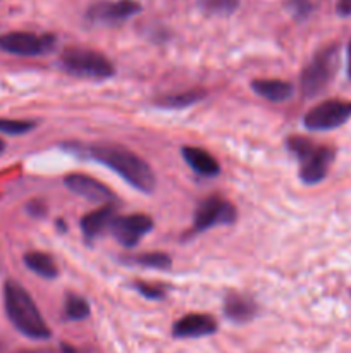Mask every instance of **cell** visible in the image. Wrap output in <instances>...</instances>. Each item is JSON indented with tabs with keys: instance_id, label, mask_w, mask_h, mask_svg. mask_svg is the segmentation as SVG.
Returning <instances> with one entry per match:
<instances>
[{
	"instance_id": "cell-5",
	"label": "cell",
	"mask_w": 351,
	"mask_h": 353,
	"mask_svg": "<svg viewBox=\"0 0 351 353\" xmlns=\"http://www.w3.org/2000/svg\"><path fill=\"white\" fill-rule=\"evenodd\" d=\"M339 54L337 47H327L312 59L301 72V92L306 97H315L326 90L337 71Z\"/></svg>"
},
{
	"instance_id": "cell-21",
	"label": "cell",
	"mask_w": 351,
	"mask_h": 353,
	"mask_svg": "<svg viewBox=\"0 0 351 353\" xmlns=\"http://www.w3.org/2000/svg\"><path fill=\"white\" fill-rule=\"evenodd\" d=\"M200 6L209 14L227 16V14H233L237 9L240 0H200Z\"/></svg>"
},
{
	"instance_id": "cell-7",
	"label": "cell",
	"mask_w": 351,
	"mask_h": 353,
	"mask_svg": "<svg viewBox=\"0 0 351 353\" xmlns=\"http://www.w3.org/2000/svg\"><path fill=\"white\" fill-rule=\"evenodd\" d=\"M351 117V102L344 100H326L305 116V126L312 131H329L339 128Z\"/></svg>"
},
{
	"instance_id": "cell-3",
	"label": "cell",
	"mask_w": 351,
	"mask_h": 353,
	"mask_svg": "<svg viewBox=\"0 0 351 353\" xmlns=\"http://www.w3.org/2000/svg\"><path fill=\"white\" fill-rule=\"evenodd\" d=\"M288 148L296 155V159L301 164L299 176L306 185H315L326 178L327 171L330 168V162L334 161V150L329 147H320L306 138H289Z\"/></svg>"
},
{
	"instance_id": "cell-6",
	"label": "cell",
	"mask_w": 351,
	"mask_h": 353,
	"mask_svg": "<svg viewBox=\"0 0 351 353\" xmlns=\"http://www.w3.org/2000/svg\"><path fill=\"white\" fill-rule=\"evenodd\" d=\"M55 40L54 34H36L30 31H10V33L0 34V50L21 57H36L45 55L54 50Z\"/></svg>"
},
{
	"instance_id": "cell-2",
	"label": "cell",
	"mask_w": 351,
	"mask_h": 353,
	"mask_svg": "<svg viewBox=\"0 0 351 353\" xmlns=\"http://www.w3.org/2000/svg\"><path fill=\"white\" fill-rule=\"evenodd\" d=\"M3 305L12 326L31 340H48L50 330L41 317L36 303L30 293L16 281H7L3 286Z\"/></svg>"
},
{
	"instance_id": "cell-10",
	"label": "cell",
	"mask_w": 351,
	"mask_h": 353,
	"mask_svg": "<svg viewBox=\"0 0 351 353\" xmlns=\"http://www.w3.org/2000/svg\"><path fill=\"white\" fill-rule=\"evenodd\" d=\"M112 233L116 240L124 247H136L153 228V221L145 214H129V216L116 217L112 223Z\"/></svg>"
},
{
	"instance_id": "cell-4",
	"label": "cell",
	"mask_w": 351,
	"mask_h": 353,
	"mask_svg": "<svg viewBox=\"0 0 351 353\" xmlns=\"http://www.w3.org/2000/svg\"><path fill=\"white\" fill-rule=\"evenodd\" d=\"M61 65L69 74L78 78L105 79L114 76V64L103 54L83 47L65 48L61 55Z\"/></svg>"
},
{
	"instance_id": "cell-14",
	"label": "cell",
	"mask_w": 351,
	"mask_h": 353,
	"mask_svg": "<svg viewBox=\"0 0 351 353\" xmlns=\"http://www.w3.org/2000/svg\"><path fill=\"white\" fill-rule=\"evenodd\" d=\"M116 207L107 203V205L100 207V209L93 210V212L86 214L81 221V230L83 233L88 238L98 236L102 231H105L107 228L112 226V223L116 221Z\"/></svg>"
},
{
	"instance_id": "cell-25",
	"label": "cell",
	"mask_w": 351,
	"mask_h": 353,
	"mask_svg": "<svg viewBox=\"0 0 351 353\" xmlns=\"http://www.w3.org/2000/svg\"><path fill=\"white\" fill-rule=\"evenodd\" d=\"M30 212L33 214V216H41V214H45V207L43 203H30Z\"/></svg>"
},
{
	"instance_id": "cell-27",
	"label": "cell",
	"mask_w": 351,
	"mask_h": 353,
	"mask_svg": "<svg viewBox=\"0 0 351 353\" xmlns=\"http://www.w3.org/2000/svg\"><path fill=\"white\" fill-rule=\"evenodd\" d=\"M348 72H350V78H351V41H350V47H348Z\"/></svg>"
},
{
	"instance_id": "cell-22",
	"label": "cell",
	"mask_w": 351,
	"mask_h": 353,
	"mask_svg": "<svg viewBox=\"0 0 351 353\" xmlns=\"http://www.w3.org/2000/svg\"><path fill=\"white\" fill-rule=\"evenodd\" d=\"M36 124L33 121H16V119H0V133L6 134H23L31 131Z\"/></svg>"
},
{
	"instance_id": "cell-17",
	"label": "cell",
	"mask_w": 351,
	"mask_h": 353,
	"mask_svg": "<svg viewBox=\"0 0 351 353\" xmlns=\"http://www.w3.org/2000/svg\"><path fill=\"white\" fill-rule=\"evenodd\" d=\"M24 264L30 271H33L36 276L41 278L54 279L58 276V268L54 259L43 252H30L24 255Z\"/></svg>"
},
{
	"instance_id": "cell-20",
	"label": "cell",
	"mask_w": 351,
	"mask_h": 353,
	"mask_svg": "<svg viewBox=\"0 0 351 353\" xmlns=\"http://www.w3.org/2000/svg\"><path fill=\"white\" fill-rule=\"evenodd\" d=\"M131 261L138 265L150 269H169L171 268L172 261L167 254H160V252H153V254H141L133 257Z\"/></svg>"
},
{
	"instance_id": "cell-23",
	"label": "cell",
	"mask_w": 351,
	"mask_h": 353,
	"mask_svg": "<svg viewBox=\"0 0 351 353\" xmlns=\"http://www.w3.org/2000/svg\"><path fill=\"white\" fill-rule=\"evenodd\" d=\"M288 9L291 10L292 16L298 17V19H303L312 10V3H310V0H289Z\"/></svg>"
},
{
	"instance_id": "cell-1",
	"label": "cell",
	"mask_w": 351,
	"mask_h": 353,
	"mask_svg": "<svg viewBox=\"0 0 351 353\" xmlns=\"http://www.w3.org/2000/svg\"><path fill=\"white\" fill-rule=\"evenodd\" d=\"M93 159L102 162L124 181L143 193H151L155 188V174L150 165L127 148L112 143H98L89 148Z\"/></svg>"
},
{
	"instance_id": "cell-15",
	"label": "cell",
	"mask_w": 351,
	"mask_h": 353,
	"mask_svg": "<svg viewBox=\"0 0 351 353\" xmlns=\"http://www.w3.org/2000/svg\"><path fill=\"white\" fill-rule=\"evenodd\" d=\"M251 88L258 97L270 102H284L292 95V85L282 79H255Z\"/></svg>"
},
{
	"instance_id": "cell-16",
	"label": "cell",
	"mask_w": 351,
	"mask_h": 353,
	"mask_svg": "<svg viewBox=\"0 0 351 353\" xmlns=\"http://www.w3.org/2000/svg\"><path fill=\"white\" fill-rule=\"evenodd\" d=\"M224 312L234 323H246V321L255 317L257 305L250 299H246V296L231 293L226 299V303H224Z\"/></svg>"
},
{
	"instance_id": "cell-9",
	"label": "cell",
	"mask_w": 351,
	"mask_h": 353,
	"mask_svg": "<svg viewBox=\"0 0 351 353\" xmlns=\"http://www.w3.org/2000/svg\"><path fill=\"white\" fill-rule=\"evenodd\" d=\"M141 10V6L136 0H103L93 3L86 12L92 23L96 24H120L129 17L136 16Z\"/></svg>"
},
{
	"instance_id": "cell-11",
	"label": "cell",
	"mask_w": 351,
	"mask_h": 353,
	"mask_svg": "<svg viewBox=\"0 0 351 353\" xmlns=\"http://www.w3.org/2000/svg\"><path fill=\"white\" fill-rule=\"evenodd\" d=\"M64 185L72 193H76V195L83 196L86 200H92V202L109 203L110 200H116V195L112 193V190L107 188L98 179L89 178L86 174H69L64 179Z\"/></svg>"
},
{
	"instance_id": "cell-13",
	"label": "cell",
	"mask_w": 351,
	"mask_h": 353,
	"mask_svg": "<svg viewBox=\"0 0 351 353\" xmlns=\"http://www.w3.org/2000/svg\"><path fill=\"white\" fill-rule=\"evenodd\" d=\"M182 157H184L186 164H188L196 174L206 176V178H212V176L219 174V162H217L209 152L203 150V148L184 147L182 148Z\"/></svg>"
},
{
	"instance_id": "cell-8",
	"label": "cell",
	"mask_w": 351,
	"mask_h": 353,
	"mask_svg": "<svg viewBox=\"0 0 351 353\" xmlns=\"http://www.w3.org/2000/svg\"><path fill=\"white\" fill-rule=\"evenodd\" d=\"M236 221V209L222 196H209L195 212V231H206L215 226H227Z\"/></svg>"
},
{
	"instance_id": "cell-28",
	"label": "cell",
	"mask_w": 351,
	"mask_h": 353,
	"mask_svg": "<svg viewBox=\"0 0 351 353\" xmlns=\"http://www.w3.org/2000/svg\"><path fill=\"white\" fill-rule=\"evenodd\" d=\"M3 147H6V143H3V141H2V140H0V154H2Z\"/></svg>"
},
{
	"instance_id": "cell-26",
	"label": "cell",
	"mask_w": 351,
	"mask_h": 353,
	"mask_svg": "<svg viewBox=\"0 0 351 353\" xmlns=\"http://www.w3.org/2000/svg\"><path fill=\"white\" fill-rule=\"evenodd\" d=\"M337 10H339V14H344V16L351 14V0H341Z\"/></svg>"
},
{
	"instance_id": "cell-18",
	"label": "cell",
	"mask_w": 351,
	"mask_h": 353,
	"mask_svg": "<svg viewBox=\"0 0 351 353\" xmlns=\"http://www.w3.org/2000/svg\"><path fill=\"white\" fill-rule=\"evenodd\" d=\"M205 90L196 88V90H188V92L176 93V95H167L162 97L157 100V103L160 107H167V109H182V107H189L193 103L200 102L202 99H205Z\"/></svg>"
},
{
	"instance_id": "cell-19",
	"label": "cell",
	"mask_w": 351,
	"mask_h": 353,
	"mask_svg": "<svg viewBox=\"0 0 351 353\" xmlns=\"http://www.w3.org/2000/svg\"><path fill=\"white\" fill-rule=\"evenodd\" d=\"M88 316V302L79 295H67V299H65V317H67L69 321H83Z\"/></svg>"
},
{
	"instance_id": "cell-29",
	"label": "cell",
	"mask_w": 351,
	"mask_h": 353,
	"mask_svg": "<svg viewBox=\"0 0 351 353\" xmlns=\"http://www.w3.org/2000/svg\"><path fill=\"white\" fill-rule=\"evenodd\" d=\"M0 352H2V350H0Z\"/></svg>"
},
{
	"instance_id": "cell-12",
	"label": "cell",
	"mask_w": 351,
	"mask_h": 353,
	"mask_svg": "<svg viewBox=\"0 0 351 353\" xmlns=\"http://www.w3.org/2000/svg\"><path fill=\"white\" fill-rule=\"evenodd\" d=\"M217 331V323L206 314H188L181 317L172 326V334L176 338H202L210 336Z\"/></svg>"
},
{
	"instance_id": "cell-24",
	"label": "cell",
	"mask_w": 351,
	"mask_h": 353,
	"mask_svg": "<svg viewBox=\"0 0 351 353\" xmlns=\"http://www.w3.org/2000/svg\"><path fill=\"white\" fill-rule=\"evenodd\" d=\"M136 288L141 295L147 296V299H150V300H158L164 296V290L158 288V286L147 285V283H136Z\"/></svg>"
}]
</instances>
